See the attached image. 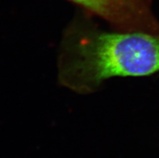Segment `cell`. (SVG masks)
Returning a JSON list of instances; mask_svg holds the SVG:
<instances>
[{
  "label": "cell",
  "instance_id": "cell-2",
  "mask_svg": "<svg viewBox=\"0 0 159 158\" xmlns=\"http://www.w3.org/2000/svg\"><path fill=\"white\" fill-rule=\"evenodd\" d=\"M89 16L102 19L123 32L159 33V22L152 10V0H67Z\"/></svg>",
  "mask_w": 159,
  "mask_h": 158
},
{
  "label": "cell",
  "instance_id": "cell-1",
  "mask_svg": "<svg viewBox=\"0 0 159 158\" xmlns=\"http://www.w3.org/2000/svg\"><path fill=\"white\" fill-rule=\"evenodd\" d=\"M159 72V33L107 32L84 14L64 32L57 59L63 86L91 94L115 77H144Z\"/></svg>",
  "mask_w": 159,
  "mask_h": 158
}]
</instances>
